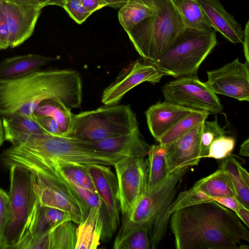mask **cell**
<instances>
[{"instance_id": "51", "label": "cell", "mask_w": 249, "mask_h": 249, "mask_svg": "<svg viewBox=\"0 0 249 249\" xmlns=\"http://www.w3.org/2000/svg\"><path fill=\"white\" fill-rule=\"evenodd\" d=\"M144 1L145 2L150 3V4H154L153 0H142Z\"/></svg>"}, {"instance_id": "35", "label": "cell", "mask_w": 249, "mask_h": 249, "mask_svg": "<svg viewBox=\"0 0 249 249\" xmlns=\"http://www.w3.org/2000/svg\"><path fill=\"white\" fill-rule=\"evenodd\" d=\"M235 144V139L226 135L215 139L211 144L207 158L223 160L231 154Z\"/></svg>"}, {"instance_id": "37", "label": "cell", "mask_w": 249, "mask_h": 249, "mask_svg": "<svg viewBox=\"0 0 249 249\" xmlns=\"http://www.w3.org/2000/svg\"><path fill=\"white\" fill-rule=\"evenodd\" d=\"M11 213V206L9 195L0 188V228L4 235Z\"/></svg>"}, {"instance_id": "48", "label": "cell", "mask_w": 249, "mask_h": 249, "mask_svg": "<svg viewBox=\"0 0 249 249\" xmlns=\"http://www.w3.org/2000/svg\"><path fill=\"white\" fill-rule=\"evenodd\" d=\"M48 5H57L63 8L67 0H46Z\"/></svg>"}, {"instance_id": "14", "label": "cell", "mask_w": 249, "mask_h": 249, "mask_svg": "<svg viewBox=\"0 0 249 249\" xmlns=\"http://www.w3.org/2000/svg\"><path fill=\"white\" fill-rule=\"evenodd\" d=\"M95 185L99 197L103 202L108 217L107 231L112 236L120 224V206L116 175L110 166L100 164L85 165Z\"/></svg>"}, {"instance_id": "1", "label": "cell", "mask_w": 249, "mask_h": 249, "mask_svg": "<svg viewBox=\"0 0 249 249\" xmlns=\"http://www.w3.org/2000/svg\"><path fill=\"white\" fill-rule=\"evenodd\" d=\"M169 222L177 249H235L249 241L237 214L214 200L178 209Z\"/></svg>"}, {"instance_id": "32", "label": "cell", "mask_w": 249, "mask_h": 249, "mask_svg": "<svg viewBox=\"0 0 249 249\" xmlns=\"http://www.w3.org/2000/svg\"><path fill=\"white\" fill-rule=\"evenodd\" d=\"M113 249H151L148 228L146 226H142L135 229L118 243L113 244Z\"/></svg>"}, {"instance_id": "27", "label": "cell", "mask_w": 249, "mask_h": 249, "mask_svg": "<svg viewBox=\"0 0 249 249\" xmlns=\"http://www.w3.org/2000/svg\"><path fill=\"white\" fill-rule=\"evenodd\" d=\"M187 28L214 31L209 23L198 0H172Z\"/></svg>"}, {"instance_id": "44", "label": "cell", "mask_w": 249, "mask_h": 249, "mask_svg": "<svg viewBox=\"0 0 249 249\" xmlns=\"http://www.w3.org/2000/svg\"><path fill=\"white\" fill-rule=\"evenodd\" d=\"M102 8L109 6L114 8H120L124 5L128 0H98Z\"/></svg>"}, {"instance_id": "25", "label": "cell", "mask_w": 249, "mask_h": 249, "mask_svg": "<svg viewBox=\"0 0 249 249\" xmlns=\"http://www.w3.org/2000/svg\"><path fill=\"white\" fill-rule=\"evenodd\" d=\"M156 9L155 4L142 0H128L118 12L120 23L128 33L145 18L151 16Z\"/></svg>"}, {"instance_id": "36", "label": "cell", "mask_w": 249, "mask_h": 249, "mask_svg": "<svg viewBox=\"0 0 249 249\" xmlns=\"http://www.w3.org/2000/svg\"><path fill=\"white\" fill-rule=\"evenodd\" d=\"M63 8L78 24H81L91 14L83 5L81 2L75 0H67Z\"/></svg>"}, {"instance_id": "8", "label": "cell", "mask_w": 249, "mask_h": 249, "mask_svg": "<svg viewBox=\"0 0 249 249\" xmlns=\"http://www.w3.org/2000/svg\"><path fill=\"white\" fill-rule=\"evenodd\" d=\"M9 168L11 213L4 235V249H15L26 233L39 202L32 173L17 165Z\"/></svg>"}, {"instance_id": "46", "label": "cell", "mask_w": 249, "mask_h": 249, "mask_svg": "<svg viewBox=\"0 0 249 249\" xmlns=\"http://www.w3.org/2000/svg\"><path fill=\"white\" fill-rule=\"evenodd\" d=\"M236 214L245 225L249 228V209L242 206L240 208Z\"/></svg>"}, {"instance_id": "53", "label": "cell", "mask_w": 249, "mask_h": 249, "mask_svg": "<svg viewBox=\"0 0 249 249\" xmlns=\"http://www.w3.org/2000/svg\"><path fill=\"white\" fill-rule=\"evenodd\" d=\"M1 2V0H0V2Z\"/></svg>"}, {"instance_id": "6", "label": "cell", "mask_w": 249, "mask_h": 249, "mask_svg": "<svg viewBox=\"0 0 249 249\" xmlns=\"http://www.w3.org/2000/svg\"><path fill=\"white\" fill-rule=\"evenodd\" d=\"M217 43L214 31L186 28L164 53L148 63L176 78L196 76Z\"/></svg>"}, {"instance_id": "2", "label": "cell", "mask_w": 249, "mask_h": 249, "mask_svg": "<svg viewBox=\"0 0 249 249\" xmlns=\"http://www.w3.org/2000/svg\"><path fill=\"white\" fill-rule=\"evenodd\" d=\"M48 100L72 109L81 107L82 83L72 70L37 71L14 79H0V116L17 113L33 116L37 107Z\"/></svg>"}, {"instance_id": "19", "label": "cell", "mask_w": 249, "mask_h": 249, "mask_svg": "<svg viewBox=\"0 0 249 249\" xmlns=\"http://www.w3.org/2000/svg\"><path fill=\"white\" fill-rule=\"evenodd\" d=\"M93 149L125 157L147 156L150 145L145 141L139 128L115 137L97 142H87Z\"/></svg>"}, {"instance_id": "50", "label": "cell", "mask_w": 249, "mask_h": 249, "mask_svg": "<svg viewBox=\"0 0 249 249\" xmlns=\"http://www.w3.org/2000/svg\"><path fill=\"white\" fill-rule=\"evenodd\" d=\"M0 249H4V235L0 228Z\"/></svg>"}, {"instance_id": "24", "label": "cell", "mask_w": 249, "mask_h": 249, "mask_svg": "<svg viewBox=\"0 0 249 249\" xmlns=\"http://www.w3.org/2000/svg\"><path fill=\"white\" fill-rule=\"evenodd\" d=\"M147 160L146 191H150L163 181L170 173L168 169L165 146L160 143L150 145Z\"/></svg>"}, {"instance_id": "5", "label": "cell", "mask_w": 249, "mask_h": 249, "mask_svg": "<svg viewBox=\"0 0 249 249\" xmlns=\"http://www.w3.org/2000/svg\"><path fill=\"white\" fill-rule=\"evenodd\" d=\"M154 13L127 33L140 56L147 62L157 59L186 28L172 0H153Z\"/></svg>"}, {"instance_id": "12", "label": "cell", "mask_w": 249, "mask_h": 249, "mask_svg": "<svg viewBox=\"0 0 249 249\" xmlns=\"http://www.w3.org/2000/svg\"><path fill=\"white\" fill-rule=\"evenodd\" d=\"M205 82L216 94L249 101V63H241L238 58L216 70L207 71Z\"/></svg>"}, {"instance_id": "41", "label": "cell", "mask_w": 249, "mask_h": 249, "mask_svg": "<svg viewBox=\"0 0 249 249\" xmlns=\"http://www.w3.org/2000/svg\"><path fill=\"white\" fill-rule=\"evenodd\" d=\"M212 198L221 205L231 210L236 214L240 208L243 206L235 197L233 196L216 197Z\"/></svg>"}, {"instance_id": "3", "label": "cell", "mask_w": 249, "mask_h": 249, "mask_svg": "<svg viewBox=\"0 0 249 249\" xmlns=\"http://www.w3.org/2000/svg\"><path fill=\"white\" fill-rule=\"evenodd\" d=\"M123 156L96 150L87 141L71 137L26 135L12 143L0 156L6 167L17 165L30 171L48 167L56 162L113 166Z\"/></svg>"}, {"instance_id": "34", "label": "cell", "mask_w": 249, "mask_h": 249, "mask_svg": "<svg viewBox=\"0 0 249 249\" xmlns=\"http://www.w3.org/2000/svg\"><path fill=\"white\" fill-rule=\"evenodd\" d=\"M210 201H213L211 197L193 186L189 190L179 193L172 202L169 213L171 215L175 211L181 208Z\"/></svg>"}, {"instance_id": "52", "label": "cell", "mask_w": 249, "mask_h": 249, "mask_svg": "<svg viewBox=\"0 0 249 249\" xmlns=\"http://www.w3.org/2000/svg\"><path fill=\"white\" fill-rule=\"evenodd\" d=\"M77 0V1H81V0Z\"/></svg>"}, {"instance_id": "20", "label": "cell", "mask_w": 249, "mask_h": 249, "mask_svg": "<svg viewBox=\"0 0 249 249\" xmlns=\"http://www.w3.org/2000/svg\"><path fill=\"white\" fill-rule=\"evenodd\" d=\"M102 208L91 207L87 217L76 228L75 249H95L100 245L103 233Z\"/></svg>"}, {"instance_id": "11", "label": "cell", "mask_w": 249, "mask_h": 249, "mask_svg": "<svg viewBox=\"0 0 249 249\" xmlns=\"http://www.w3.org/2000/svg\"><path fill=\"white\" fill-rule=\"evenodd\" d=\"M113 167L118 182L120 211L124 216L146 191L147 156L123 157Z\"/></svg>"}, {"instance_id": "47", "label": "cell", "mask_w": 249, "mask_h": 249, "mask_svg": "<svg viewBox=\"0 0 249 249\" xmlns=\"http://www.w3.org/2000/svg\"><path fill=\"white\" fill-rule=\"evenodd\" d=\"M240 155L244 157L249 156V139L248 138L241 145L239 150Z\"/></svg>"}, {"instance_id": "15", "label": "cell", "mask_w": 249, "mask_h": 249, "mask_svg": "<svg viewBox=\"0 0 249 249\" xmlns=\"http://www.w3.org/2000/svg\"><path fill=\"white\" fill-rule=\"evenodd\" d=\"M1 0L10 31L9 46L15 48L33 34L41 9L22 5L12 0Z\"/></svg>"}, {"instance_id": "43", "label": "cell", "mask_w": 249, "mask_h": 249, "mask_svg": "<svg viewBox=\"0 0 249 249\" xmlns=\"http://www.w3.org/2000/svg\"><path fill=\"white\" fill-rule=\"evenodd\" d=\"M246 61L249 63V20L246 23L244 30V38L242 42Z\"/></svg>"}, {"instance_id": "21", "label": "cell", "mask_w": 249, "mask_h": 249, "mask_svg": "<svg viewBox=\"0 0 249 249\" xmlns=\"http://www.w3.org/2000/svg\"><path fill=\"white\" fill-rule=\"evenodd\" d=\"M55 58L36 54L7 58L0 63V79L20 77L39 70Z\"/></svg>"}, {"instance_id": "30", "label": "cell", "mask_w": 249, "mask_h": 249, "mask_svg": "<svg viewBox=\"0 0 249 249\" xmlns=\"http://www.w3.org/2000/svg\"><path fill=\"white\" fill-rule=\"evenodd\" d=\"M76 223L65 221L51 229L48 233V249H75Z\"/></svg>"}, {"instance_id": "7", "label": "cell", "mask_w": 249, "mask_h": 249, "mask_svg": "<svg viewBox=\"0 0 249 249\" xmlns=\"http://www.w3.org/2000/svg\"><path fill=\"white\" fill-rule=\"evenodd\" d=\"M139 128L136 115L129 105L103 106L72 115L69 137L97 142L131 132Z\"/></svg>"}, {"instance_id": "16", "label": "cell", "mask_w": 249, "mask_h": 249, "mask_svg": "<svg viewBox=\"0 0 249 249\" xmlns=\"http://www.w3.org/2000/svg\"><path fill=\"white\" fill-rule=\"evenodd\" d=\"M202 122L198 124L177 140L165 145L170 172L183 166L196 165L201 159L200 135Z\"/></svg>"}, {"instance_id": "4", "label": "cell", "mask_w": 249, "mask_h": 249, "mask_svg": "<svg viewBox=\"0 0 249 249\" xmlns=\"http://www.w3.org/2000/svg\"><path fill=\"white\" fill-rule=\"evenodd\" d=\"M190 167L177 168L150 191H146L129 212L123 216L114 244L142 226L148 229L151 249H156L164 238L171 214L170 209L183 177Z\"/></svg>"}, {"instance_id": "38", "label": "cell", "mask_w": 249, "mask_h": 249, "mask_svg": "<svg viewBox=\"0 0 249 249\" xmlns=\"http://www.w3.org/2000/svg\"><path fill=\"white\" fill-rule=\"evenodd\" d=\"M42 207L44 215L51 229L68 220H71V216L62 210L49 207Z\"/></svg>"}, {"instance_id": "39", "label": "cell", "mask_w": 249, "mask_h": 249, "mask_svg": "<svg viewBox=\"0 0 249 249\" xmlns=\"http://www.w3.org/2000/svg\"><path fill=\"white\" fill-rule=\"evenodd\" d=\"M10 31L3 3L0 2V50L9 47Z\"/></svg>"}, {"instance_id": "42", "label": "cell", "mask_w": 249, "mask_h": 249, "mask_svg": "<svg viewBox=\"0 0 249 249\" xmlns=\"http://www.w3.org/2000/svg\"><path fill=\"white\" fill-rule=\"evenodd\" d=\"M19 4L28 7L41 9L48 5L46 0H12Z\"/></svg>"}, {"instance_id": "28", "label": "cell", "mask_w": 249, "mask_h": 249, "mask_svg": "<svg viewBox=\"0 0 249 249\" xmlns=\"http://www.w3.org/2000/svg\"><path fill=\"white\" fill-rule=\"evenodd\" d=\"M48 170H54L70 182L98 195L93 181L85 165L56 162L48 167L34 172Z\"/></svg>"}, {"instance_id": "31", "label": "cell", "mask_w": 249, "mask_h": 249, "mask_svg": "<svg viewBox=\"0 0 249 249\" xmlns=\"http://www.w3.org/2000/svg\"><path fill=\"white\" fill-rule=\"evenodd\" d=\"M209 115V113L207 112L195 110L169 129L158 142L164 146L172 143L194 126L206 120Z\"/></svg>"}, {"instance_id": "10", "label": "cell", "mask_w": 249, "mask_h": 249, "mask_svg": "<svg viewBox=\"0 0 249 249\" xmlns=\"http://www.w3.org/2000/svg\"><path fill=\"white\" fill-rule=\"evenodd\" d=\"M162 92L165 101L209 114L220 113L224 109L216 94L196 76L170 81L163 87Z\"/></svg>"}, {"instance_id": "49", "label": "cell", "mask_w": 249, "mask_h": 249, "mask_svg": "<svg viewBox=\"0 0 249 249\" xmlns=\"http://www.w3.org/2000/svg\"><path fill=\"white\" fill-rule=\"evenodd\" d=\"M5 140L2 121L0 119V147Z\"/></svg>"}, {"instance_id": "22", "label": "cell", "mask_w": 249, "mask_h": 249, "mask_svg": "<svg viewBox=\"0 0 249 249\" xmlns=\"http://www.w3.org/2000/svg\"><path fill=\"white\" fill-rule=\"evenodd\" d=\"M1 121L5 140L11 143L26 135H50L37 123L34 116H27L14 113L3 117Z\"/></svg>"}, {"instance_id": "17", "label": "cell", "mask_w": 249, "mask_h": 249, "mask_svg": "<svg viewBox=\"0 0 249 249\" xmlns=\"http://www.w3.org/2000/svg\"><path fill=\"white\" fill-rule=\"evenodd\" d=\"M195 110L165 100L150 106L145 115L151 135L158 142L169 129Z\"/></svg>"}, {"instance_id": "33", "label": "cell", "mask_w": 249, "mask_h": 249, "mask_svg": "<svg viewBox=\"0 0 249 249\" xmlns=\"http://www.w3.org/2000/svg\"><path fill=\"white\" fill-rule=\"evenodd\" d=\"M227 132L219 124L217 118L212 121L205 120L202 123L200 135V158H207L209 147L217 138L226 135Z\"/></svg>"}, {"instance_id": "45", "label": "cell", "mask_w": 249, "mask_h": 249, "mask_svg": "<svg viewBox=\"0 0 249 249\" xmlns=\"http://www.w3.org/2000/svg\"><path fill=\"white\" fill-rule=\"evenodd\" d=\"M81 2L84 7L91 14L102 8L98 0H81Z\"/></svg>"}, {"instance_id": "9", "label": "cell", "mask_w": 249, "mask_h": 249, "mask_svg": "<svg viewBox=\"0 0 249 249\" xmlns=\"http://www.w3.org/2000/svg\"><path fill=\"white\" fill-rule=\"evenodd\" d=\"M31 173L40 206L68 213L72 221L77 224L87 217L89 208L58 172L54 170H48Z\"/></svg>"}, {"instance_id": "13", "label": "cell", "mask_w": 249, "mask_h": 249, "mask_svg": "<svg viewBox=\"0 0 249 249\" xmlns=\"http://www.w3.org/2000/svg\"><path fill=\"white\" fill-rule=\"evenodd\" d=\"M166 74L151 64L142 63L139 60L126 66L115 80L103 91L102 103L115 105L132 89L144 82L159 83Z\"/></svg>"}, {"instance_id": "26", "label": "cell", "mask_w": 249, "mask_h": 249, "mask_svg": "<svg viewBox=\"0 0 249 249\" xmlns=\"http://www.w3.org/2000/svg\"><path fill=\"white\" fill-rule=\"evenodd\" d=\"M193 187L203 191L211 198L235 197L234 190L228 173L220 168L197 181Z\"/></svg>"}, {"instance_id": "18", "label": "cell", "mask_w": 249, "mask_h": 249, "mask_svg": "<svg viewBox=\"0 0 249 249\" xmlns=\"http://www.w3.org/2000/svg\"><path fill=\"white\" fill-rule=\"evenodd\" d=\"M209 23L227 40L234 43L243 42L244 30L228 13L219 0H198Z\"/></svg>"}, {"instance_id": "29", "label": "cell", "mask_w": 249, "mask_h": 249, "mask_svg": "<svg viewBox=\"0 0 249 249\" xmlns=\"http://www.w3.org/2000/svg\"><path fill=\"white\" fill-rule=\"evenodd\" d=\"M71 110L59 102L48 100L37 107L33 115L52 118L57 123L62 136L67 137L71 129L72 113Z\"/></svg>"}, {"instance_id": "40", "label": "cell", "mask_w": 249, "mask_h": 249, "mask_svg": "<svg viewBox=\"0 0 249 249\" xmlns=\"http://www.w3.org/2000/svg\"><path fill=\"white\" fill-rule=\"evenodd\" d=\"M37 123L50 135L62 137L58 124L56 121L49 116H37L34 115Z\"/></svg>"}, {"instance_id": "23", "label": "cell", "mask_w": 249, "mask_h": 249, "mask_svg": "<svg viewBox=\"0 0 249 249\" xmlns=\"http://www.w3.org/2000/svg\"><path fill=\"white\" fill-rule=\"evenodd\" d=\"M220 168L228 173L236 199L249 209V175L247 171L231 154L223 159Z\"/></svg>"}]
</instances>
